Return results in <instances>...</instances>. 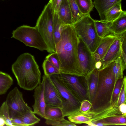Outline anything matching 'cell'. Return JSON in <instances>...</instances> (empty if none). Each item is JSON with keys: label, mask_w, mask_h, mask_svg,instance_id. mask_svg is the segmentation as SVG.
<instances>
[{"label": "cell", "mask_w": 126, "mask_h": 126, "mask_svg": "<svg viewBox=\"0 0 126 126\" xmlns=\"http://www.w3.org/2000/svg\"><path fill=\"white\" fill-rule=\"evenodd\" d=\"M78 38L73 25H64L61 39L56 45L60 63V73L83 76L78 57Z\"/></svg>", "instance_id": "1"}, {"label": "cell", "mask_w": 126, "mask_h": 126, "mask_svg": "<svg viewBox=\"0 0 126 126\" xmlns=\"http://www.w3.org/2000/svg\"><path fill=\"white\" fill-rule=\"evenodd\" d=\"M18 85L26 90L32 91L41 82V73L34 56L28 53L20 55L12 66Z\"/></svg>", "instance_id": "2"}, {"label": "cell", "mask_w": 126, "mask_h": 126, "mask_svg": "<svg viewBox=\"0 0 126 126\" xmlns=\"http://www.w3.org/2000/svg\"><path fill=\"white\" fill-rule=\"evenodd\" d=\"M114 61L104 68L98 70L97 88L91 102L90 110L102 108L111 103L116 83L115 76L112 69Z\"/></svg>", "instance_id": "3"}, {"label": "cell", "mask_w": 126, "mask_h": 126, "mask_svg": "<svg viewBox=\"0 0 126 126\" xmlns=\"http://www.w3.org/2000/svg\"><path fill=\"white\" fill-rule=\"evenodd\" d=\"M73 25L78 37L82 40L93 53L102 39L97 34L94 20L90 14L84 15Z\"/></svg>", "instance_id": "4"}, {"label": "cell", "mask_w": 126, "mask_h": 126, "mask_svg": "<svg viewBox=\"0 0 126 126\" xmlns=\"http://www.w3.org/2000/svg\"><path fill=\"white\" fill-rule=\"evenodd\" d=\"M60 74L48 76L59 93L62 102V110L64 117L79 111L81 102L72 93Z\"/></svg>", "instance_id": "5"}, {"label": "cell", "mask_w": 126, "mask_h": 126, "mask_svg": "<svg viewBox=\"0 0 126 126\" xmlns=\"http://www.w3.org/2000/svg\"><path fill=\"white\" fill-rule=\"evenodd\" d=\"M53 18L51 3L49 1L38 19L35 27L48 47V52L50 53L56 52L53 32Z\"/></svg>", "instance_id": "6"}, {"label": "cell", "mask_w": 126, "mask_h": 126, "mask_svg": "<svg viewBox=\"0 0 126 126\" xmlns=\"http://www.w3.org/2000/svg\"><path fill=\"white\" fill-rule=\"evenodd\" d=\"M11 38L23 43L26 46L43 51H48V47L40 33L35 26L23 25L17 28L12 33Z\"/></svg>", "instance_id": "7"}, {"label": "cell", "mask_w": 126, "mask_h": 126, "mask_svg": "<svg viewBox=\"0 0 126 126\" xmlns=\"http://www.w3.org/2000/svg\"><path fill=\"white\" fill-rule=\"evenodd\" d=\"M60 75L72 93L80 101L88 100V87L85 77L62 73Z\"/></svg>", "instance_id": "8"}, {"label": "cell", "mask_w": 126, "mask_h": 126, "mask_svg": "<svg viewBox=\"0 0 126 126\" xmlns=\"http://www.w3.org/2000/svg\"><path fill=\"white\" fill-rule=\"evenodd\" d=\"M9 111L11 118L17 117L32 108L23 99L22 93L15 87L8 94L5 101Z\"/></svg>", "instance_id": "9"}, {"label": "cell", "mask_w": 126, "mask_h": 126, "mask_svg": "<svg viewBox=\"0 0 126 126\" xmlns=\"http://www.w3.org/2000/svg\"><path fill=\"white\" fill-rule=\"evenodd\" d=\"M78 38V57L83 76L85 78L96 68V62L93 53L80 38Z\"/></svg>", "instance_id": "10"}, {"label": "cell", "mask_w": 126, "mask_h": 126, "mask_svg": "<svg viewBox=\"0 0 126 126\" xmlns=\"http://www.w3.org/2000/svg\"><path fill=\"white\" fill-rule=\"evenodd\" d=\"M42 81L44 84V94L46 107L62 109V102L59 93L49 76L44 74Z\"/></svg>", "instance_id": "11"}, {"label": "cell", "mask_w": 126, "mask_h": 126, "mask_svg": "<svg viewBox=\"0 0 126 126\" xmlns=\"http://www.w3.org/2000/svg\"><path fill=\"white\" fill-rule=\"evenodd\" d=\"M118 98L119 96L115 101L107 106L93 110H89L87 112L91 118V122L94 123L106 118L122 115L118 105Z\"/></svg>", "instance_id": "12"}, {"label": "cell", "mask_w": 126, "mask_h": 126, "mask_svg": "<svg viewBox=\"0 0 126 126\" xmlns=\"http://www.w3.org/2000/svg\"><path fill=\"white\" fill-rule=\"evenodd\" d=\"M100 63L98 70L103 69L121 56V40L116 37Z\"/></svg>", "instance_id": "13"}, {"label": "cell", "mask_w": 126, "mask_h": 126, "mask_svg": "<svg viewBox=\"0 0 126 126\" xmlns=\"http://www.w3.org/2000/svg\"><path fill=\"white\" fill-rule=\"evenodd\" d=\"M33 96L34 102L32 105L33 112L43 118L46 107L44 94V85L42 81L35 88Z\"/></svg>", "instance_id": "14"}, {"label": "cell", "mask_w": 126, "mask_h": 126, "mask_svg": "<svg viewBox=\"0 0 126 126\" xmlns=\"http://www.w3.org/2000/svg\"><path fill=\"white\" fill-rule=\"evenodd\" d=\"M116 37L114 35H109L102 38L98 46L93 53L96 62V68L98 69L100 62Z\"/></svg>", "instance_id": "15"}, {"label": "cell", "mask_w": 126, "mask_h": 126, "mask_svg": "<svg viewBox=\"0 0 126 126\" xmlns=\"http://www.w3.org/2000/svg\"><path fill=\"white\" fill-rule=\"evenodd\" d=\"M98 70L95 68L86 77L88 92V100L91 103L97 86Z\"/></svg>", "instance_id": "16"}, {"label": "cell", "mask_w": 126, "mask_h": 126, "mask_svg": "<svg viewBox=\"0 0 126 126\" xmlns=\"http://www.w3.org/2000/svg\"><path fill=\"white\" fill-rule=\"evenodd\" d=\"M111 32L117 36L126 32V11H123L117 18L111 23Z\"/></svg>", "instance_id": "17"}, {"label": "cell", "mask_w": 126, "mask_h": 126, "mask_svg": "<svg viewBox=\"0 0 126 126\" xmlns=\"http://www.w3.org/2000/svg\"><path fill=\"white\" fill-rule=\"evenodd\" d=\"M57 14L59 18L64 24L73 25L72 16L68 0H62Z\"/></svg>", "instance_id": "18"}, {"label": "cell", "mask_w": 126, "mask_h": 126, "mask_svg": "<svg viewBox=\"0 0 126 126\" xmlns=\"http://www.w3.org/2000/svg\"><path fill=\"white\" fill-rule=\"evenodd\" d=\"M121 2L115 4L106 11L100 20L107 22H111L118 17L123 11Z\"/></svg>", "instance_id": "19"}, {"label": "cell", "mask_w": 126, "mask_h": 126, "mask_svg": "<svg viewBox=\"0 0 126 126\" xmlns=\"http://www.w3.org/2000/svg\"><path fill=\"white\" fill-rule=\"evenodd\" d=\"M122 0H93L94 7L101 18L103 13L115 4Z\"/></svg>", "instance_id": "20"}, {"label": "cell", "mask_w": 126, "mask_h": 126, "mask_svg": "<svg viewBox=\"0 0 126 126\" xmlns=\"http://www.w3.org/2000/svg\"><path fill=\"white\" fill-rule=\"evenodd\" d=\"M94 22L97 34L100 38H102L109 35H114L110 29L111 22L96 20Z\"/></svg>", "instance_id": "21"}, {"label": "cell", "mask_w": 126, "mask_h": 126, "mask_svg": "<svg viewBox=\"0 0 126 126\" xmlns=\"http://www.w3.org/2000/svg\"><path fill=\"white\" fill-rule=\"evenodd\" d=\"M45 113L46 120L60 121L64 119L62 109L59 108L46 107Z\"/></svg>", "instance_id": "22"}, {"label": "cell", "mask_w": 126, "mask_h": 126, "mask_svg": "<svg viewBox=\"0 0 126 126\" xmlns=\"http://www.w3.org/2000/svg\"><path fill=\"white\" fill-rule=\"evenodd\" d=\"M112 70L115 76V82L123 77V71L126 69V63L121 56L118 57L114 61Z\"/></svg>", "instance_id": "23"}, {"label": "cell", "mask_w": 126, "mask_h": 126, "mask_svg": "<svg viewBox=\"0 0 126 126\" xmlns=\"http://www.w3.org/2000/svg\"><path fill=\"white\" fill-rule=\"evenodd\" d=\"M70 121L75 124H87L91 122L92 119L86 113H83L79 111L68 116Z\"/></svg>", "instance_id": "24"}, {"label": "cell", "mask_w": 126, "mask_h": 126, "mask_svg": "<svg viewBox=\"0 0 126 126\" xmlns=\"http://www.w3.org/2000/svg\"><path fill=\"white\" fill-rule=\"evenodd\" d=\"M13 84V79L9 75L0 71V95L6 93Z\"/></svg>", "instance_id": "25"}, {"label": "cell", "mask_w": 126, "mask_h": 126, "mask_svg": "<svg viewBox=\"0 0 126 126\" xmlns=\"http://www.w3.org/2000/svg\"><path fill=\"white\" fill-rule=\"evenodd\" d=\"M64 25L59 18L57 13L53 15V32L56 46L61 39L62 31Z\"/></svg>", "instance_id": "26"}, {"label": "cell", "mask_w": 126, "mask_h": 126, "mask_svg": "<svg viewBox=\"0 0 126 126\" xmlns=\"http://www.w3.org/2000/svg\"><path fill=\"white\" fill-rule=\"evenodd\" d=\"M32 110H28L17 117L19 118L26 126H34L40 121Z\"/></svg>", "instance_id": "27"}, {"label": "cell", "mask_w": 126, "mask_h": 126, "mask_svg": "<svg viewBox=\"0 0 126 126\" xmlns=\"http://www.w3.org/2000/svg\"><path fill=\"white\" fill-rule=\"evenodd\" d=\"M80 12L83 15H89L94 5L92 0H75Z\"/></svg>", "instance_id": "28"}, {"label": "cell", "mask_w": 126, "mask_h": 126, "mask_svg": "<svg viewBox=\"0 0 126 126\" xmlns=\"http://www.w3.org/2000/svg\"><path fill=\"white\" fill-rule=\"evenodd\" d=\"M71 11L73 24L79 20L84 15L80 12L75 0H68Z\"/></svg>", "instance_id": "29"}, {"label": "cell", "mask_w": 126, "mask_h": 126, "mask_svg": "<svg viewBox=\"0 0 126 126\" xmlns=\"http://www.w3.org/2000/svg\"><path fill=\"white\" fill-rule=\"evenodd\" d=\"M101 120L109 124L110 126L126 125V116L123 115L108 117Z\"/></svg>", "instance_id": "30"}, {"label": "cell", "mask_w": 126, "mask_h": 126, "mask_svg": "<svg viewBox=\"0 0 126 126\" xmlns=\"http://www.w3.org/2000/svg\"><path fill=\"white\" fill-rule=\"evenodd\" d=\"M42 66L44 74L49 76L51 75L60 74V70L47 60L46 59L44 61Z\"/></svg>", "instance_id": "31"}, {"label": "cell", "mask_w": 126, "mask_h": 126, "mask_svg": "<svg viewBox=\"0 0 126 126\" xmlns=\"http://www.w3.org/2000/svg\"><path fill=\"white\" fill-rule=\"evenodd\" d=\"M0 116L4 119L6 125L13 126L11 121L8 108L5 101L3 103L0 107Z\"/></svg>", "instance_id": "32"}, {"label": "cell", "mask_w": 126, "mask_h": 126, "mask_svg": "<svg viewBox=\"0 0 126 126\" xmlns=\"http://www.w3.org/2000/svg\"><path fill=\"white\" fill-rule=\"evenodd\" d=\"M45 123L47 125L55 126H76L75 124L65 119L60 121L46 120Z\"/></svg>", "instance_id": "33"}, {"label": "cell", "mask_w": 126, "mask_h": 126, "mask_svg": "<svg viewBox=\"0 0 126 126\" xmlns=\"http://www.w3.org/2000/svg\"><path fill=\"white\" fill-rule=\"evenodd\" d=\"M123 82V78L119 79L117 80L113 93L111 103L114 102L118 97L122 88Z\"/></svg>", "instance_id": "34"}, {"label": "cell", "mask_w": 126, "mask_h": 126, "mask_svg": "<svg viewBox=\"0 0 126 126\" xmlns=\"http://www.w3.org/2000/svg\"><path fill=\"white\" fill-rule=\"evenodd\" d=\"M116 37H119L121 40V56L126 63V32Z\"/></svg>", "instance_id": "35"}, {"label": "cell", "mask_w": 126, "mask_h": 126, "mask_svg": "<svg viewBox=\"0 0 126 126\" xmlns=\"http://www.w3.org/2000/svg\"><path fill=\"white\" fill-rule=\"evenodd\" d=\"M126 77L125 76L123 78V83L119 96L118 101V105L119 106L121 104H126Z\"/></svg>", "instance_id": "36"}, {"label": "cell", "mask_w": 126, "mask_h": 126, "mask_svg": "<svg viewBox=\"0 0 126 126\" xmlns=\"http://www.w3.org/2000/svg\"><path fill=\"white\" fill-rule=\"evenodd\" d=\"M45 59L49 61L60 70V63L56 52L51 53L49 54L46 57Z\"/></svg>", "instance_id": "37"}, {"label": "cell", "mask_w": 126, "mask_h": 126, "mask_svg": "<svg viewBox=\"0 0 126 126\" xmlns=\"http://www.w3.org/2000/svg\"><path fill=\"white\" fill-rule=\"evenodd\" d=\"M91 106V103L88 100H85L81 101L79 111L82 112H86L90 110Z\"/></svg>", "instance_id": "38"}, {"label": "cell", "mask_w": 126, "mask_h": 126, "mask_svg": "<svg viewBox=\"0 0 126 126\" xmlns=\"http://www.w3.org/2000/svg\"><path fill=\"white\" fill-rule=\"evenodd\" d=\"M62 0H50L53 15L57 13L58 11Z\"/></svg>", "instance_id": "39"}, {"label": "cell", "mask_w": 126, "mask_h": 126, "mask_svg": "<svg viewBox=\"0 0 126 126\" xmlns=\"http://www.w3.org/2000/svg\"><path fill=\"white\" fill-rule=\"evenodd\" d=\"M13 126H26L21 120L18 117H14L11 118Z\"/></svg>", "instance_id": "40"}, {"label": "cell", "mask_w": 126, "mask_h": 126, "mask_svg": "<svg viewBox=\"0 0 126 126\" xmlns=\"http://www.w3.org/2000/svg\"><path fill=\"white\" fill-rule=\"evenodd\" d=\"M119 110L122 114L126 116V104L123 103L119 106Z\"/></svg>", "instance_id": "41"}, {"label": "cell", "mask_w": 126, "mask_h": 126, "mask_svg": "<svg viewBox=\"0 0 126 126\" xmlns=\"http://www.w3.org/2000/svg\"><path fill=\"white\" fill-rule=\"evenodd\" d=\"M5 125V121L2 117L0 116V126H3Z\"/></svg>", "instance_id": "42"}]
</instances>
